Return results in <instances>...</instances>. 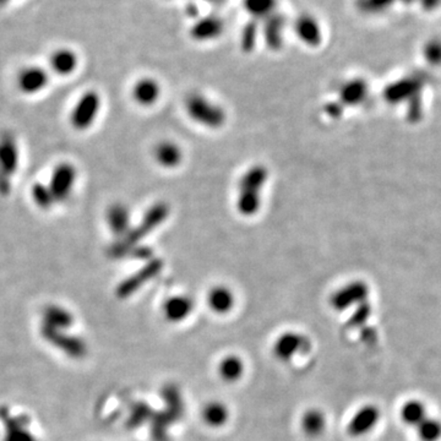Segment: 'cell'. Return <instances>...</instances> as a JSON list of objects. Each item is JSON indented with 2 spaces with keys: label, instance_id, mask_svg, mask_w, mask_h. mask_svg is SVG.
Masks as SVG:
<instances>
[{
  "label": "cell",
  "instance_id": "6da1fadb",
  "mask_svg": "<svg viewBox=\"0 0 441 441\" xmlns=\"http://www.w3.org/2000/svg\"><path fill=\"white\" fill-rule=\"evenodd\" d=\"M268 180V169L254 166L242 177L237 207L242 215L253 216L261 206V189Z\"/></svg>",
  "mask_w": 441,
  "mask_h": 441
},
{
  "label": "cell",
  "instance_id": "7a4b0ae2",
  "mask_svg": "<svg viewBox=\"0 0 441 441\" xmlns=\"http://www.w3.org/2000/svg\"><path fill=\"white\" fill-rule=\"evenodd\" d=\"M313 347L309 336L299 331H285L273 343V354L277 361L288 363L310 352Z\"/></svg>",
  "mask_w": 441,
  "mask_h": 441
},
{
  "label": "cell",
  "instance_id": "3957f363",
  "mask_svg": "<svg viewBox=\"0 0 441 441\" xmlns=\"http://www.w3.org/2000/svg\"><path fill=\"white\" fill-rule=\"evenodd\" d=\"M187 112L192 119L205 127L216 129L225 124V111L200 94H193L187 99Z\"/></svg>",
  "mask_w": 441,
  "mask_h": 441
},
{
  "label": "cell",
  "instance_id": "277c9868",
  "mask_svg": "<svg viewBox=\"0 0 441 441\" xmlns=\"http://www.w3.org/2000/svg\"><path fill=\"white\" fill-rule=\"evenodd\" d=\"M101 96L96 91H87L76 102L70 114L71 125L79 132L92 127L101 111Z\"/></svg>",
  "mask_w": 441,
  "mask_h": 441
},
{
  "label": "cell",
  "instance_id": "5b68a950",
  "mask_svg": "<svg viewBox=\"0 0 441 441\" xmlns=\"http://www.w3.org/2000/svg\"><path fill=\"white\" fill-rule=\"evenodd\" d=\"M41 335L47 342L51 343L58 349H61L70 358L80 359L87 354V346L84 340H81L80 337L66 335L64 331L53 329L46 324H42L41 326Z\"/></svg>",
  "mask_w": 441,
  "mask_h": 441
},
{
  "label": "cell",
  "instance_id": "8992f818",
  "mask_svg": "<svg viewBox=\"0 0 441 441\" xmlns=\"http://www.w3.org/2000/svg\"><path fill=\"white\" fill-rule=\"evenodd\" d=\"M76 183V169L68 162H61L53 170L49 192L56 202H64L70 197Z\"/></svg>",
  "mask_w": 441,
  "mask_h": 441
},
{
  "label": "cell",
  "instance_id": "52a82bcc",
  "mask_svg": "<svg viewBox=\"0 0 441 441\" xmlns=\"http://www.w3.org/2000/svg\"><path fill=\"white\" fill-rule=\"evenodd\" d=\"M167 215H168V207L166 206L165 204L155 205L149 213H146V216L144 217V220L137 230H129L127 238L123 242V247L127 248L128 245L135 244L137 242L142 240L146 235L150 233L151 230H155L157 225L162 223Z\"/></svg>",
  "mask_w": 441,
  "mask_h": 441
},
{
  "label": "cell",
  "instance_id": "ba28073f",
  "mask_svg": "<svg viewBox=\"0 0 441 441\" xmlns=\"http://www.w3.org/2000/svg\"><path fill=\"white\" fill-rule=\"evenodd\" d=\"M366 294V288L364 283L351 282L333 293V296L330 297V305L336 311H344L363 301Z\"/></svg>",
  "mask_w": 441,
  "mask_h": 441
},
{
  "label": "cell",
  "instance_id": "9c48e42d",
  "mask_svg": "<svg viewBox=\"0 0 441 441\" xmlns=\"http://www.w3.org/2000/svg\"><path fill=\"white\" fill-rule=\"evenodd\" d=\"M16 81L18 87L23 94H36L47 87L49 75L42 66H26L20 70Z\"/></svg>",
  "mask_w": 441,
  "mask_h": 441
},
{
  "label": "cell",
  "instance_id": "30bf717a",
  "mask_svg": "<svg viewBox=\"0 0 441 441\" xmlns=\"http://www.w3.org/2000/svg\"><path fill=\"white\" fill-rule=\"evenodd\" d=\"M195 308L193 298L188 294L170 297L162 306L165 319L170 324H180L188 319Z\"/></svg>",
  "mask_w": 441,
  "mask_h": 441
},
{
  "label": "cell",
  "instance_id": "8fae6325",
  "mask_svg": "<svg viewBox=\"0 0 441 441\" xmlns=\"http://www.w3.org/2000/svg\"><path fill=\"white\" fill-rule=\"evenodd\" d=\"M379 418V411L374 406H364L353 414L347 424V434L349 437H361L371 432L375 427Z\"/></svg>",
  "mask_w": 441,
  "mask_h": 441
},
{
  "label": "cell",
  "instance_id": "7c38bea8",
  "mask_svg": "<svg viewBox=\"0 0 441 441\" xmlns=\"http://www.w3.org/2000/svg\"><path fill=\"white\" fill-rule=\"evenodd\" d=\"M245 371L247 364L244 359L235 353L225 354L217 364V374L225 384H237L243 379Z\"/></svg>",
  "mask_w": 441,
  "mask_h": 441
},
{
  "label": "cell",
  "instance_id": "4fadbf2b",
  "mask_svg": "<svg viewBox=\"0 0 441 441\" xmlns=\"http://www.w3.org/2000/svg\"><path fill=\"white\" fill-rule=\"evenodd\" d=\"M201 421L206 427L211 429H220L225 427L230 419V409L228 404L220 399L207 401L202 406Z\"/></svg>",
  "mask_w": 441,
  "mask_h": 441
},
{
  "label": "cell",
  "instance_id": "5bb4252c",
  "mask_svg": "<svg viewBox=\"0 0 441 441\" xmlns=\"http://www.w3.org/2000/svg\"><path fill=\"white\" fill-rule=\"evenodd\" d=\"M162 268V263L159 260H155L152 263H149L147 266L141 268L139 273H135L134 276L128 278L125 281L120 283V286L117 288V297L119 298H128L132 296L134 292L139 290L142 283L150 281L152 277L156 276Z\"/></svg>",
  "mask_w": 441,
  "mask_h": 441
},
{
  "label": "cell",
  "instance_id": "9a60e30c",
  "mask_svg": "<svg viewBox=\"0 0 441 441\" xmlns=\"http://www.w3.org/2000/svg\"><path fill=\"white\" fill-rule=\"evenodd\" d=\"M302 432L305 437L316 439L321 437L328 427V418L324 411L316 407L305 409L299 421Z\"/></svg>",
  "mask_w": 441,
  "mask_h": 441
},
{
  "label": "cell",
  "instance_id": "2e32d148",
  "mask_svg": "<svg viewBox=\"0 0 441 441\" xmlns=\"http://www.w3.org/2000/svg\"><path fill=\"white\" fill-rule=\"evenodd\" d=\"M207 305L216 315H227L230 313L235 305V293L230 287H212L207 294Z\"/></svg>",
  "mask_w": 441,
  "mask_h": 441
},
{
  "label": "cell",
  "instance_id": "e0dca14e",
  "mask_svg": "<svg viewBox=\"0 0 441 441\" xmlns=\"http://www.w3.org/2000/svg\"><path fill=\"white\" fill-rule=\"evenodd\" d=\"M49 66L59 76H70L79 66V56L71 48H58L51 54Z\"/></svg>",
  "mask_w": 441,
  "mask_h": 441
},
{
  "label": "cell",
  "instance_id": "ac0fdd59",
  "mask_svg": "<svg viewBox=\"0 0 441 441\" xmlns=\"http://www.w3.org/2000/svg\"><path fill=\"white\" fill-rule=\"evenodd\" d=\"M106 220L108 223L109 228L114 235L123 237L129 233L130 227V211L127 205L116 202L108 207L106 213Z\"/></svg>",
  "mask_w": 441,
  "mask_h": 441
},
{
  "label": "cell",
  "instance_id": "d6986e66",
  "mask_svg": "<svg viewBox=\"0 0 441 441\" xmlns=\"http://www.w3.org/2000/svg\"><path fill=\"white\" fill-rule=\"evenodd\" d=\"M161 87L157 81L144 77L132 87V99L142 107H150L160 99Z\"/></svg>",
  "mask_w": 441,
  "mask_h": 441
},
{
  "label": "cell",
  "instance_id": "ffe728a7",
  "mask_svg": "<svg viewBox=\"0 0 441 441\" xmlns=\"http://www.w3.org/2000/svg\"><path fill=\"white\" fill-rule=\"evenodd\" d=\"M154 157L165 168H175L183 161V151L173 141H161L154 150Z\"/></svg>",
  "mask_w": 441,
  "mask_h": 441
},
{
  "label": "cell",
  "instance_id": "44dd1931",
  "mask_svg": "<svg viewBox=\"0 0 441 441\" xmlns=\"http://www.w3.org/2000/svg\"><path fill=\"white\" fill-rule=\"evenodd\" d=\"M43 324L51 326L53 329L64 330L69 329L74 324V316L70 311L58 306V305H48L43 311Z\"/></svg>",
  "mask_w": 441,
  "mask_h": 441
},
{
  "label": "cell",
  "instance_id": "7402d4cb",
  "mask_svg": "<svg viewBox=\"0 0 441 441\" xmlns=\"http://www.w3.org/2000/svg\"><path fill=\"white\" fill-rule=\"evenodd\" d=\"M18 149L11 139H5L0 142V169L5 174L14 173L18 168Z\"/></svg>",
  "mask_w": 441,
  "mask_h": 441
},
{
  "label": "cell",
  "instance_id": "603a6c76",
  "mask_svg": "<svg viewBox=\"0 0 441 441\" xmlns=\"http://www.w3.org/2000/svg\"><path fill=\"white\" fill-rule=\"evenodd\" d=\"M364 92H366V89L361 82L353 81V82H349L344 87H342L341 94H340V99H341L342 104H357L364 97Z\"/></svg>",
  "mask_w": 441,
  "mask_h": 441
},
{
  "label": "cell",
  "instance_id": "cb8c5ba5",
  "mask_svg": "<svg viewBox=\"0 0 441 441\" xmlns=\"http://www.w3.org/2000/svg\"><path fill=\"white\" fill-rule=\"evenodd\" d=\"M32 197L37 206L43 210H48L54 204L52 193L49 192V188L43 184H36L32 189Z\"/></svg>",
  "mask_w": 441,
  "mask_h": 441
},
{
  "label": "cell",
  "instance_id": "d4e9b609",
  "mask_svg": "<svg viewBox=\"0 0 441 441\" xmlns=\"http://www.w3.org/2000/svg\"><path fill=\"white\" fill-rule=\"evenodd\" d=\"M149 407L145 404H137L134 409H132L130 418L128 419V426L130 428L139 427L142 423L144 419L149 417Z\"/></svg>",
  "mask_w": 441,
  "mask_h": 441
},
{
  "label": "cell",
  "instance_id": "484cf974",
  "mask_svg": "<svg viewBox=\"0 0 441 441\" xmlns=\"http://www.w3.org/2000/svg\"><path fill=\"white\" fill-rule=\"evenodd\" d=\"M4 441H37L33 437L31 433L26 430V428H18L6 430Z\"/></svg>",
  "mask_w": 441,
  "mask_h": 441
},
{
  "label": "cell",
  "instance_id": "4316f807",
  "mask_svg": "<svg viewBox=\"0 0 441 441\" xmlns=\"http://www.w3.org/2000/svg\"><path fill=\"white\" fill-rule=\"evenodd\" d=\"M368 313H369V310L366 309V305L361 304V308H358V309L356 310V313H354V315H353L351 320H349V324L352 325V326H357V325L364 323V320H366V316H368Z\"/></svg>",
  "mask_w": 441,
  "mask_h": 441
}]
</instances>
